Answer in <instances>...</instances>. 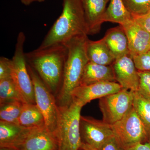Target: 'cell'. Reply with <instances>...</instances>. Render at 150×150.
<instances>
[{
	"mask_svg": "<svg viewBox=\"0 0 150 150\" xmlns=\"http://www.w3.org/2000/svg\"><path fill=\"white\" fill-rule=\"evenodd\" d=\"M63 11L38 49L65 44L74 38L88 35L81 0H63Z\"/></svg>",
	"mask_w": 150,
	"mask_h": 150,
	"instance_id": "cell-1",
	"label": "cell"
},
{
	"mask_svg": "<svg viewBox=\"0 0 150 150\" xmlns=\"http://www.w3.org/2000/svg\"><path fill=\"white\" fill-rule=\"evenodd\" d=\"M68 55L64 44H56L25 53L28 64L35 70L47 87L56 91L62 86Z\"/></svg>",
	"mask_w": 150,
	"mask_h": 150,
	"instance_id": "cell-2",
	"label": "cell"
},
{
	"mask_svg": "<svg viewBox=\"0 0 150 150\" xmlns=\"http://www.w3.org/2000/svg\"><path fill=\"white\" fill-rule=\"evenodd\" d=\"M88 39V35H81L64 44L68 49V55L58 97L59 106L69 104L72 102V92L80 85L84 70L89 62L86 52Z\"/></svg>",
	"mask_w": 150,
	"mask_h": 150,
	"instance_id": "cell-3",
	"label": "cell"
},
{
	"mask_svg": "<svg viewBox=\"0 0 150 150\" xmlns=\"http://www.w3.org/2000/svg\"><path fill=\"white\" fill-rule=\"evenodd\" d=\"M59 107L58 150H79L83 143L80 128L82 107L73 101L69 104Z\"/></svg>",
	"mask_w": 150,
	"mask_h": 150,
	"instance_id": "cell-4",
	"label": "cell"
},
{
	"mask_svg": "<svg viewBox=\"0 0 150 150\" xmlns=\"http://www.w3.org/2000/svg\"><path fill=\"white\" fill-rule=\"evenodd\" d=\"M24 33H18L12 60L11 79L25 103L36 104L34 86L28 69L24 52L25 41Z\"/></svg>",
	"mask_w": 150,
	"mask_h": 150,
	"instance_id": "cell-5",
	"label": "cell"
},
{
	"mask_svg": "<svg viewBox=\"0 0 150 150\" xmlns=\"http://www.w3.org/2000/svg\"><path fill=\"white\" fill-rule=\"evenodd\" d=\"M27 67L34 86L36 104L44 116L46 129L57 139L60 118L59 105L35 70L28 64Z\"/></svg>",
	"mask_w": 150,
	"mask_h": 150,
	"instance_id": "cell-6",
	"label": "cell"
},
{
	"mask_svg": "<svg viewBox=\"0 0 150 150\" xmlns=\"http://www.w3.org/2000/svg\"><path fill=\"white\" fill-rule=\"evenodd\" d=\"M111 126L114 136L124 149L149 142L144 126L133 106L123 118Z\"/></svg>",
	"mask_w": 150,
	"mask_h": 150,
	"instance_id": "cell-7",
	"label": "cell"
},
{
	"mask_svg": "<svg viewBox=\"0 0 150 150\" xmlns=\"http://www.w3.org/2000/svg\"><path fill=\"white\" fill-rule=\"evenodd\" d=\"M134 93L123 89L99 99L102 121L112 125L123 118L133 106Z\"/></svg>",
	"mask_w": 150,
	"mask_h": 150,
	"instance_id": "cell-8",
	"label": "cell"
},
{
	"mask_svg": "<svg viewBox=\"0 0 150 150\" xmlns=\"http://www.w3.org/2000/svg\"><path fill=\"white\" fill-rule=\"evenodd\" d=\"M80 128L81 138L84 141L83 143L99 150L108 139L114 136L111 125L91 117L81 116Z\"/></svg>",
	"mask_w": 150,
	"mask_h": 150,
	"instance_id": "cell-9",
	"label": "cell"
},
{
	"mask_svg": "<svg viewBox=\"0 0 150 150\" xmlns=\"http://www.w3.org/2000/svg\"><path fill=\"white\" fill-rule=\"evenodd\" d=\"M122 89L121 86L116 82H101L79 86L72 92L71 100L83 107L91 100L100 99Z\"/></svg>",
	"mask_w": 150,
	"mask_h": 150,
	"instance_id": "cell-10",
	"label": "cell"
},
{
	"mask_svg": "<svg viewBox=\"0 0 150 150\" xmlns=\"http://www.w3.org/2000/svg\"><path fill=\"white\" fill-rule=\"evenodd\" d=\"M115 81L123 89L138 91L139 77L132 56L126 55L115 59L112 65Z\"/></svg>",
	"mask_w": 150,
	"mask_h": 150,
	"instance_id": "cell-11",
	"label": "cell"
},
{
	"mask_svg": "<svg viewBox=\"0 0 150 150\" xmlns=\"http://www.w3.org/2000/svg\"><path fill=\"white\" fill-rule=\"evenodd\" d=\"M16 150H58L57 138L46 127L33 129L28 134Z\"/></svg>",
	"mask_w": 150,
	"mask_h": 150,
	"instance_id": "cell-12",
	"label": "cell"
},
{
	"mask_svg": "<svg viewBox=\"0 0 150 150\" xmlns=\"http://www.w3.org/2000/svg\"><path fill=\"white\" fill-rule=\"evenodd\" d=\"M121 25L126 33L132 57L150 51V33L133 19Z\"/></svg>",
	"mask_w": 150,
	"mask_h": 150,
	"instance_id": "cell-13",
	"label": "cell"
},
{
	"mask_svg": "<svg viewBox=\"0 0 150 150\" xmlns=\"http://www.w3.org/2000/svg\"><path fill=\"white\" fill-rule=\"evenodd\" d=\"M88 35L99 32L109 0H81Z\"/></svg>",
	"mask_w": 150,
	"mask_h": 150,
	"instance_id": "cell-14",
	"label": "cell"
},
{
	"mask_svg": "<svg viewBox=\"0 0 150 150\" xmlns=\"http://www.w3.org/2000/svg\"><path fill=\"white\" fill-rule=\"evenodd\" d=\"M103 38L115 59L130 54L128 39L122 25L108 30Z\"/></svg>",
	"mask_w": 150,
	"mask_h": 150,
	"instance_id": "cell-15",
	"label": "cell"
},
{
	"mask_svg": "<svg viewBox=\"0 0 150 150\" xmlns=\"http://www.w3.org/2000/svg\"><path fill=\"white\" fill-rule=\"evenodd\" d=\"M33 129L0 121V147L16 149Z\"/></svg>",
	"mask_w": 150,
	"mask_h": 150,
	"instance_id": "cell-16",
	"label": "cell"
},
{
	"mask_svg": "<svg viewBox=\"0 0 150 150\" xmlns=\"http://www.w3.org/2000/svg\"><path fill=\"white\" fill-rule=\"evenodd\" d=\"M101 82H116L112 65L105 66L89 62L84 70L80 86Z\"/></svg>",
	"mask_w": 150,
	"mask_h": 150,
	"instance_id": "cell-17",
	"label": "cell"
},
{
	"mask_svg": "<svg viewBox=\"0 0 150 150\" xmlns=\"http://www.w3.org/2000/svg\"><path fill=\"white\" fill-rule=\"evenodd\" d=\"M86 52L89 62L98 64L110 66L115 60L103 38L96 41L88 39Z\"/></svg>",
	"mask_w": 150,
	"mask_h": 150,
	"instance_id": "cell-18",
	"label": "cell"
},
{
	"mask_svg": "<svg viewBox=\"0 0 150 150\" xmlns=\"http://www.w3.org/2000/svg\"><path fill=\"white\" fill-rule=\"evenodd\" d=\"M18 124L27 129L46 127L45 119L36 104L24 103L18 119Z\"/></svg>",
	"mask_w": 150,
	"mask_h": 150,
	"instance_id": "cell-19",
	"label": "cell"
},
{
	"mask_svg": "<svg viewBox=\"0 0 150 150\" xmlns=\"http://www.w3.org/2000/svg\"><path fill=\"white\" fill-rule=\"evenodd\" d=\"M133 20L123 0H110L103 17V22H110L123 25Z\"/></svg>",
	"mask_w": 150,
	"mask_h": 150,
	"instance_id": "cell-20",
	"label": "cell"
},
{
	"mask_svg": "<svg viewBox=\"0 0 150 150\" xmlns=\"http://www.w3.org/2000/svg\"><path fill=\"white\" fill-rule=\"evenodd\" d=\"M133 107L143 122L150 143V99L138 91L134 93Z\"/></svg>",
	"mask_w": 150,
	"mask_h": 150,
	"instance_id": "cell-21",
	"label": "cell"
},
{
	"mask_svg": "<svg viewBox=\"0 0 150 150\" xmlns=\"http://www.w3.org/2000/svg\"><path fill=\"white\" fill-rule=\"evenodd\" d=\"M13 101L25 103L11 78L0 80V104Z\"/></svg>",
	"mask_w": 150,
	"mask_h": 150,
	"instance_id": "cell-22",
	"label": "cell"
},
{
	"mask_svg": "<svg viewBox=\"0 0 150 150\" xmlns=\"http://www.w3.org/2000/svg\"><path fill=\"white\" fill-rule=\"evenodd\" d=\"M23 103L13 101L0 104L1 121L18 124Z\"/></svg>",
	"mask_w": 150,
	"mask_h": 150,
	"instance_id": "cell-23",
	"label": "cell"
},
{
	"mask_svg": "<svg viewBox=\"0 0 150 150\" xmlns=\"http://www.w3.org/2000/svg\"><path fill=\"white\" fill-rule=\"evenodd\" d=\"M132 16H140L150 10V0H123Z\"/></svg>",
	"mask_w": 150,
	"mask_h": 150,
	"instance_id": "cell-24",
	"label": "cell"
},
{
	"mask_svg": "<svg viewBox=\"0 0 150 150\" xmlns=\"http://www.w3.org/2000/svg\"><path fill=\"white\" fill-rule=\"evenodd\" d=\"M139 84L138 92L150 99V71H138Z\"/></svg>",
	"mask_w": 150,
	"mask_h": 150,
	"instance_id": "cell-25",
	"label": "cell"
},
{
	"mask_svg": "<svg viewBox=\"0 0 150 150\" xmlns=\"http://www.w3.org/2000/svg\"><path fill=\"white\" fill-rule=\"evenodd\" d=\"M132 57L138 71H150V51Z\"/></svg>",
	"mask_w": 150,
	"mask_h": 150,
	"instance_id": "cell-26",
	"label": "cell"
},
{
	"mask_svg": "<svg viewBox=\"0 0 150 150\" xmlns=\"http://www.w3.org/2000/svg\"><path fill=\"white\" fill-rule=\"evenodd\" d=\"M12 60L6 57L0 58V80L11 78Z\"/></svg>",
	"mask_w": 150,
	"mask_h": 150,
	"instance_id": "cell-27",
	"label": "cell"
},
{
	"mask_svg": "<svg viewBox=\"0 0 150 150\" xmlns=\"http://www.w3.org/2000/svg\"><path fill=\"white\" fill-rule=\"evenodd\" d=\"M99 150H125L115 136L106 141Z\"/></svg>",
	"mask_w": 150,
	"mask_h": 150,
	"instance_id": "cell-28",
	"label": "cell"
},
{
	"mask_svg": "<svg viewBox=\"0 0 150 150\" xmlns=\"http://www.w3.org/2000/svg\"><path fill=\"white\" fill-rule=\"evenodd\" d=\"M134 20L150 33V10L146 13L140 16H132Z\"/></svg>",
	"mask_w": 150,
	"mask_h": 150,
	"instance_id": "cell-29",
	"label": "cell"
},
{
	"mask_svg": "<svg viewBox=\"0 0 150 150\" xmlns=\"http://www.w3.org/2000/svg\"><path fill=\"white\" fill-rule=\"evenodd\" d=\"M125 150H150V143H139L130 147L126 148Z\"/></svg>",
	"mask_w": 150,
	"mask_h": 150,
	"instance_id": "cell-30",
	"label": "cell"
},
{
	"mask_svg": "<svg viewBox=\"0 0 150 150\" xmlns=\"http://www.w3.org/2000/svg\"><path fill=\"white\" fill-rule=\"evenodd\" d=\"M22 4L25 6H29L35 2H43L46 0H19Z\"/></svg>",
	"mask_w": 150,
	"mask_h": 150,
	"instance_id": "cell-31",
	"label": "cell"
},
{
	"mask_svg": "<svg viewBox=\"0 0 150 150\" xmlns=\"http://www.w3.org/2000/svg\"><path fill=\"white\" fill-rule=\"evenodd\" d=\"M81 149L82 150H99L91 146L90 145L84 143H82L81 146Z\"/></svg>",
	"mask_w": 150,
	"mask_h": 150,
	"instance_id": "cell-32",
	"label": "cell"
},
{
	"mask_svg": "<svg viewBox=\"0 0 150 150\" xmlns=\"http://www.w3.org/2000/svg\"><path fill=\"white\" fill-rule=\"evenodd\" d=\"M0 150H16L13 148L6 147H0Z\"/></svg>",
	"mask_w": 150,
	"mask_h": 150,
	"instance_id": "cell-33",
	"label": "cell"
}]
</instances>
